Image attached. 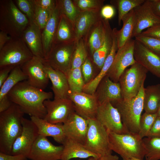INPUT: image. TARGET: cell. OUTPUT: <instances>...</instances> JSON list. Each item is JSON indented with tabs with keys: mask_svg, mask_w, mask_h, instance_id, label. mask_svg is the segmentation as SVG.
Masks as SVG:
<instances>
[{
	"mask_svg": "<svg viewBox=\"0 0 160 160\" xmlns=\"http://www.w3.org/2000/svg\"><path fill=\"white\" fill-rule=\"evenodd\" d=\"M63 149L61 160H70L74 158L85 159L101 156L88 150L84 144L66 138L63 145Z\"/></svg>",
	"mask_w": 160,
	"mask_h": 160,
	"instance_id": "4316f807",
	"label": "cell"
},
{
	"mask_svg": "<svg viewBox=\"0 0 160 160\" xmlns=\"http://www.w3.org/2000/svg\"><path fill=\"white\" fill-rule=\"evenodd\" d=\"M80 12H98L104 6V0H73Z\"/></svg>",
	"mask_w": 160,
	"mask_h": 160,
	"instance_id": "f35d334b",
	"label": "cell"
},
{
	"mask_svg": "<svg viewBox=\"0 0 160 160\" xmlns=\"http://www.w3.org/2000/svg\"><path fill=\"white\" fill-rule=\"evenodd\" d=\"M92 60L88 57L81 66V71L85 84H87L93 79L94 66Z\"/></svg>",
	"mask_w": 160,
	"mask_h": 160,
	"instance_id": "ee69618b",
	"label": "cell"
},
{
	"mask_svg": "<svg viewBox=\"0 0 160 160\" xmlns=\"http://www.w3.org/2000/svg\"><path fill=\"white\" fill-rule=\"evenodd\" d=\"M135 38V39L140 42L160 57V39L141 35H140Z\"/></svg>",
	"mask_w": 160,
	"mask_h": 160,
	"instance_id": "60d3db41",
	"label": "cell"
},
{
	"mask_svg": "<svg viewBox=\"0 0 160 160\" xmlns=\"http://www.w3.org/2000/svg\"><path fill=\"white\" fill-rule=\"evenodd\" d=\"M13 103L7 95L0 99V113L8 109Z\"/></svg>",
	"mask_w": 160,
	"mask_h": 160,
	"instance_id": "816d5d0a",
	"label": "cell"
},
{
	"mask_svg": "<svg viewBox=\"0 0 160 160\" xmlns=\"http://www.w3.org/2000/svg\"><path fill=\"white\" fill-rule=\"evenodd\" d=\"M69 87L70 92H83L84 82L81 68L71 69L66 75Z\"/></svg>",
	"mask_w": 160,
	"mask_h": 160,
	"instance_id": "d590c367",
	"label": "cell"
},
{
	"mask_svg": "<svg viewBox=\"0 0 160 160\" xmlns=\"http://www.w3.org/2000/svg\"><path fill=\"white\" fill-rule=\"evenodd\" d=\"M94 94L99 104L106 101L112 103L122 99L119 83L113 82L107 75L100 82Z\"/></svg>",
	"mask_w": 160,
	"mask_h": 160,
	"instance_id": "ffe728a7",
	"label": "cell"
},
{
	"mask_svg": "<svg viewBox=\"0 0 160 160\" xmlns=\"http://www.w3.org/2000/svg\"><path fill=\"white\" fill-rule=\"evenodd\" d=\"M75 40L73 25L65 16L60 15L54 43H69Z\"/></svg>",
	"mask_w": 160,
	"mask_h": 160,
	"instance_id": "4dcf8cb0",
	"label": "cell"
},
{
	"mask_svg": "<svg viewBox=\"0 0 160 160\" xmlns=\"http://www.w3.org/2000/svg\"><path fill=\"white\" fill-rule=\"evenodd\" d=\"M145 0H114L110 2L118 11V24L120 25L123 17L130 11L145 2Z\"/></svg>",
	"mask_w": 160,
	"mask_h": 160,
	"instance_id": "836d02e7",
	"label": "cell"
},
{
	"mask_svg": "<svg viewBox=\"0 0 160 160\" xmlns=\"http://www.w3.org/2000/svg\"><path fill=\"white\" fill-rule=\"evenodd\" d=\"M95 118L109 131L121 134L129 133L123 124L117 109L109 101L99 105Z\"/></svg>",
	"mask_w": 160,
	"mask_h": 160,
	"instance_id": "8fae6325",
	"label": "cell"
},
{
	"mask_svg": "<svg viewBox=\"0 0 160 160\" xmlns=\"http://www.w3.org/2000/svg\"><path fill=\"white\" fill-rule=\"evenodd\" d=\"M27 159L23 155H12L0 152V160H27Z\"/></svg>",
	"mask_w": 160,
	"mask_h": 160,
	"instance_id": "f907efd6",
	"label": "cell"
},
{
	"mask_svg": "<svg viewBox=\"0 0 160 160\" xmlns=\"http://www.w3.org/2000/svg\"><path fill=\"white\" fill-rule=\"evenodd\" d=\"M148 72L146 69L136 62L124 71L118 82L123 99H130L137 95L144 83Z\"/></svg>",
	"mask_w": 160,
	"mask_h": 160,
	"instance_id": "8992f818",
	"label": "cell"
},
{
	"mask_svg": "<svg viewBox=\"0 0 160 160\" xmlns=\"http://www.w3.org/2000/svg\"><path fill=\"white\" fill-rule=\"evenodd\" d=\"M88 129L84 145L100 156L112 154L108 130L95 118L87 119Z\"/></svg>",
	"mask_w": 160,
	"mask_h": 160,
	"instance_id": "52a82bcc",
	"label": "cell"
},
{
	"mask_svg": "<svg viewBox=\"0 0 160 160\" xmlns=\"http://www.w3.org/2000/svg\"><path fill=\"white\" fill-rule=\"evenodd\" d=\"M36 6L43 9L52 11L56 7V0H33Z\"/></svg>",
	"mask_w": 160,
	"mask_h": 160,
	"instance_id": "f6af8a7d",
	"label": "cell"
},
{
	"mask_svg": "<svg viewBox=\"0 0 160 160\" xmlns=\"http://www.w3.org/2000/svg\"><path fill=\"white\" fill-rule=\"evenodd\" d=\"M114 34L113 33V44L111 51L106 59L103 67L97 75L89 82L85 85L83 92L89 94H94L100 82L106 75L118 49L116 38Z\"/></svg>",
	"mask_w": 160,
	"mask_h": 160,
	"instance_id": "83f0119b",
	"label": "cell"
},
{
	"mask_svg": "<svg viewBox=\"0 0 160 160\" xmlns=\"http://www.w3.org/2000/svg\"><path fill=\"white\" fill-rule=\"evenodd\" d=\"M157 117L156 113L151 114L145 112L141 115L140 121V129L138 133L141 138L147 136Z\"/></svg>",
	"mask_w": 160,
	"mask_h": 160,
	"instance_id": "ab89813d",
	"label": "cell"
},
{
	"mask_svg": "<svg viewBox=\"0 0 160 160\" xmlns=\"http://www.w3.org/2000/svg\"><path fill=\"white\" fill-rule=\"evenodd\" d=\"M160 105V84L144 88L143 108L145 112L156 113Z\"/></svg>",
	"mask_w": 160,
	"mask_h": 160,
	"instance_id": "1f68e13d",
	"label": "cell"
},
{
	"mask_svg": "<svg viewBox=\"0 0 160 160\" xmlns=\"http://www.w3.org/2000/svg\"><path fill=\"white\" fill-rule=\"evenodd\" d=\"M28 79L20 66L15 67L0 88V99L7 95L9 92L18 83L27 80Z\"/></svg>",
	"mask_w": 160,
	"mask_h": 160,
	"instance_id": "d6a6232c",
	"label": "cell"
},
{
	"mask_svg": "<svg viewBox=\"0 0 160 160\" xmlns=\"http://www.w3.org/2000/svg\"><path fill=\"white\" fill-rule=\"evenodd\" d=\"M122 22L123 25L120 30H118L116 28L113 29L116 38L118 49L132 38L135 25L134 9L123 17Z\"/></svg>",
	"mask_w": 160,
	"mask_h": 160,
	"instance_id": "f546056e",
	"label": "cell"
},
{
	"mask_svg": "<svg viewBox=\"0 0 160 160\" xmlns=\"http://www.w3.org/2000/svg\"><path fill=\"white\" fill-rule=\"evenodd\" d=\"M15 67L14 66L7 65L0 68V88Z\"/></svg>",
	"mask_w": 160,
	"mask_h": 160,
	"instance_id": "681fc988",
	"label": "cell"
},
{
	"mask_svg": "<svg viewBox=\"0 0 160 160\" xmlns=\"http://www.w3.org/2000/svg\"><path fill=\"white\" fill-rule=\"evenodd\" d=\"M147 137L160 138V118L155 119Z\"/></svg>",
	"mask_w": 160,
	"mask_h": 160,
	"instance_id": "7dc6e473",
	"label": "cell"
},
{
	"mask_svg": "<svg viewBox=\"0 0 160 160\" xmlns=\"http://www.w3.org/2000/svg\"><path fill=\"white\" fill-rule=\"evenodd\" d=\"M63 145L52 144L47 137L39 135L27 157L31 160H61Z\"/></svg>",
	"mask_w": 160,
	"mask_h": 160,
	"instance_id": "4fadbf2b",
	"label": "cell"
},
{
	"mask_svg": "<svg viewBox=\"0 0 160 160\" xmlns=\"http://www.w3.org/2000/svg\"><path fill=\"white\" fill-rule=\"evenodd\" d=\"M13 1L19 9L27 17L29 22H33L35 5L33 0Z\"/></svg>",
	"mask_w": 160,
	"mask_h": 160,
	"instance_id": "7bdbcfd3",
	"label": "cell"
},
{
	"mask_svg": "<svg viewBox=\"0 0 160 160\" xmlns=\"http://www.w3.org/2000/svg\"><path fill=\"white\" fill-rule=\"evenodd\" d=\"M33 56L21 37H12L0 50V68L21 66Z\"/></svg>",
	"mask_w": 160,
	"mask_h": 160,
	"instance_id": "ba28073f",
	"label": "cell"
},
{
	"mask_svg": "<svg viewBox=\"0 0 160 160\" xmlns=\"http://www.w3.org/2000/svg\"><path fill=\"white\" fill-rule=\"evenodd\" d=\"M76 42L72 58L71 69L81 67L88 57L84 39H81Z\"/></svg>",
	"mask_w": 160,
	"mask_h": 160,
	"instance_id": "74e56055",
	"label": "cell"
},
{
	"mask_svg": "<svg viewBox=\"0 0 160 160\" xmlns=\"http://www.w3.org/2000/svg\"><path fill=\"white\" fill-rule=\"evenodd\" d=\"M44 105L47 114L44 119L55 124L64 123L75 112L73 104L68 98L45 100Z\"/></svg>",
	"mask_w": 160,
	"mask_h": 160,
	"instance_id": "7c38bea8",
	"label": "cell"
},
{
	"mask_svg": "<svg viewBox=\"0 0 160 160\" xmlns=\"http://www.w3.org/2000/svg\"><path fill=\"white\" fill-rule=\"evenodd\" d=\"M105 27L103 18L93 25L84 37L88 57L92 60L95 52L102 45L104 38Z\"/></svg>",
	"mask_w": 160,
	"mask_h": 160,
	"instance_id": "cb8c5ba5",
	"label": "cell"
},
{
	"mask_svg": "<svg viewBox=\"0 0 160 160\" xmlns=\"http://www.w3.org/2000/svg\"><path fill=\"white\" fill-rule=\"evenodd\" d=\"M44 71L52 83L51 88L54 93V99L68 98L70 89L66 75L53 69L44 62Z\"/></svg>",
	"mask_w": 160,
	"mask_h": 160,
	"instance_id": "7402d4cb",
	"label": "cell"
},
{
	"mask_svg": "<svg viewBox=\"0 0 160 160\" xmlns=\"http://www.w3.org/2000/svg\"><path fill=\"white\" fill-rule=\"evenodd\" d=\"M100 13L103 19L109 20L113 18L115 15V7L112 5H104L100 10Z\"/></svg>",
	"mask_w": 160,
	"mask_h": 160,
	"instance_id": "bcb514c9",
	"label": "cell"
},
{
	"mask_svg": "<svg viewBox=\"0 0 160 160\" xmlns=\"http://www.w3.org/2000/svg\"><path fill=\"white\" fill-rule=\"evenodd\" d=\"M7 96L25 114L44 119L47 114L44 102L52 99L53 94L33 86L24 81L16 85Z\"/></svg>",
	"mask_w": 160,
	"mask_h": 160,
	"instance_id": "6da1fadb",
	"label": "cell"
},
{
	"mask_svg": "<svg viewBox=\"0 0 160 160\" xmlns=\"http://www.w3.org/2000/svg\"><path fill=\"white\" fill-rule=\"evenodd\" d=\"M156 113L157 115V116L160 118V105Z\"/></svg>",
	"mask_w": 160,
	"mask_h": 160,
	"instance_id": "6f0895ef",
	"label": "cell"
},
{
	"mask_svg": "<svg viewBox=\"0 0 160 160\" xmlns=\"http://www.w3.org/2000/svg\"><path fill=\"white\" fill-rule=\"evenodd\" d=\"M21 67L29 84L43 90L46 88L49 80L44 71V60L33 56Z\"/></svg>",
	"mask_w": 160,
	"mask_h": 160,
	"instance_id": "2e32d148",
	"label": "cell"
},
{
	"mask_svg": "<svg viewBox=\"0 0 160 160\" xmlns=\"http://www.w3.org/2000/svg\"><path fill=\"white\" fill-rule=\"evenodd\" d=\"M134 55L136 61L160 78V57L135 39Z\"/></svg>",
	"mask_w": 160,
	"mask_h": 160,
	"instance_id": "d6986e66",
	"label": "cell"
},
{
	"mask_svg": "<svg viewBox=\"0 0 160 160\" xmlns=\"http://www.w3.org/2000/svg\"><path fill=\"white\" fill-rule=\"evenodd\" d=\"M22 124V132L13 143L10 154L21 155L27 158L39 135L37 127L31 120L23 117Z\"/></svg>",
	"mask_w": 160,
	"mask_h": 160,
	"instance_id": "5bb4252c",
	"label": "cell"
},
{
	"mask_svg": "<svg viewBox=\"0 0 160 160\" xmlns=\"http://www.w3.org/2000/svg\"><path fill=\"white\" fill-rule=\"evenodd\" d=\"M144 84L137 95L127 100L122 99L112 103L118 111L124 127L129 133L138 134L143 108Z\"/></svg>",
	"mask_w": 160,
	"mask_h": 160,
	"instance_id": "277c9868",
	"label": "cell"
},
{
	"mask_svg": "<svg viewBox=\"0 0 160 160\" xmlns=\"http://www.w3.org/2000/svg\"><path fill=\"white\" fill-rule=\"evenodd\" d=\"M135 25L132 38L140 35L144 30L160 24V18L153 12L150 0L134 9Z\"/></svg>",
	"mask_w": 160,
	"mask_h": 160,
	"instance_id": "e0dca14e",
	"label": "cell"
},
{
	"mask_svg": "<svg viewBox=\"0 0 160 160\" xmlns=\"http://www.w3.org/2000/svg\"><path fill=\"white\" fill-rule=\"evenodd\" d=\"M146 153V160L160 159V138L146 137L143 138Z\"/></svg>",
	"mask_w": 160,
	"mask_h": 160,
	"instance_id": "8d00e7d4",
	"label": "cell"
},
{
	"mask_svg": "<svg viewBox=\"0 0 160 160\" xmlns=\"http://www.w3.org/2000/svg\"><path fill=\"white\" fill-rule=\"evenodd\" d=\"M104 20L105 27L104 40L101 46L95 52L92 58L94 65L99 71L111 51L113 44V29L111 28L109 20Z\"/></svg>",
	"mask_w": 160,
	"mask_h": 160,
	"instance_id": "d4e9b609",
	"label": "cell"
},
{
	"mask_svg": "<svg viewBox=\"0 0 160 160\" xmlns=\"http://www.w3.org/2000/svg\"><path fill=\"white\" fill-rule=\"evenodd\" d=\"M96 160H120V159L117 155H113L111 154L101 156Z\"/></svg>",
	"mask_w": 160,
	"mask_h": 160,
	"instance_id": "11a10c76",
	"label": "cell"
},
{
	"mask_svg": "<svg viewBox=\"0 0 160 160\" xmlns=\"http://www.w3.org/2000/svg\"><path fill=\"white\" fill-rule=\"evenodd\" d=\"M123 160H141L138 159L133 157H130L123 159Z\"/></svg>",
	"mask_w": 160,
	"mask_h": 160,
	"instance_id": "9f6ffc18",
	"label": "cell"
},
{
	"mask_svg": "<svg viewBox=\"0 0 160 160\" xmlns=\"http://www.w3.org/2000/svg\"><path fill=\"white\" fill-rule=\"evenodd\" d=\"M56 6L60 15L65 16L74 26L80 12L73 0H56Z\"/></svg>",
	"mask_w": 160,
	"mask_h": 160,
	"instance_id": "e575fe53",
	"label": "cell"
},
{
	"mask_svg": "<svg viewBox=\"0 0 160 160\" xmlns=\"http://www.w3.org/2000/svg\"><path fill=\"white\" fill-rule=\"evenodd\" d=\"M66 138L84 145L88 129V121L75 112L63 124Z\"/></svg>",
	"mask_w": 160,
	"mask_h": 160,
	"instance_id": "ac0fdd59",
	"label": "cell"
},
{
	"mask_svg": "<svg viewBox=\"0 0 160 160\" xmlns=\"http://www.w3.org/2000/svg\"><path fill=\"white\" fill-rule=\"evenodd\" d=\"M135 39H131L118 49L112 64L107 75L114 82H118L126 68L136 62L134 55Z\"/></svg>",
	"mask_w": 160,
	"mask_h": 160,
	"instance_id": "30bf717a",
	"label": "cell"
},
{
	"mask_svg": "<svg viewBox=\"0 0 160 160\" xmlns=\"http://www.w3.org/2000/svg\"><path fill=\"white\" fill-rule=\"evenodd\" d=\"M76 42L54 43L44 62L66 75L71 69L72 60Z\"/></svg>",
	"mask_w": 160,
	"mask_h": 160,
	"instance_id": "9c48e42d",
	"label": "cell"
},
{
	"mask_svg": "<svg viewBox=\"0 0 160 160\" xmlns=\"http://www.w3.org/2000/svg\"><path fill=\"white\" fill-rule=\"evenodd\" d=\"M68 97L72 101L78 114L86 119L95 118L99 104L94 94L70 92Z\"/></svg>",
	"mask_w": 160,
	"mask_h": 160,
	"instance_id": "9a60e30c",
	"label": "cell"
},
{
	"mask_svg": "<svg viewBox=\"0 0 160 160\" xmlns=\"http://www.w3.org/2000/svg\"><path fill=\"white\" fill-rule=\"evenodd\" d=\"M52 11L34 5L33 22L40 28L41 32L48 21Z\"/></svg>",
	"mask_w": 160,
	"mask_h": 160,
	"instance_id": "b9f144b4",
	"label": "cell"
},
{
	"mask_svg": "<svg viewBox=\"0 0 160 160\" xmlns=\"http://www.w3.org/2000/svg\"><path fill=\"white\" fill-rule=\"evenodd\" d=\"M24 113L13 103L7 110L0 113V152L10 154L15 140L23 130Z\"/></svg>",
	"mask_w": 160,
	"mask_h": 160,
	"instance_id": "7a4b0ae2",
	"label": "cell"
},
{
	"mask_svg": "<svg viewBox=\"0 0 160 160\" xmlns=\"http://www.w3.org/2000/svg\"><path fill=\"white\" fill-rule=\"evenodd\" d=\"M102 18L100 12H80L74 25L76 42L83 38L92 26Z\"/></svg>",
	"mask_w": 160,
	"mask_h": 160,
	"instance_id": "f1b7e54d",
	"label": "cell"
},
{
	"mask_svg": "<svg viewBox=\"0 0 160 160\" xmlns=\"http://www.w3.org/2000/svg\"><path fill=\"white\" fill-rule=\"evenodd\" d=\"M141 35L160 39V24L153 26L142 32Z\"/></svg>",
	"mask_w": 160,
	"mask_h": 160,
	"instance_id": "c3c4849f",
	"label": "cell"
},
{
	"mask_svg": "<svg viewBox=\"0 0 160 160\" xmlns=\"http://www.w3.org/2000/svg\"><path fill=\"white\" fill-rule=\"evenodd\" d=\"M110 147L122 159L133 157L143 160L146 153L143 140L138 134H119L108 130Z\"/></svg>",
	"mask_w": 160,
	"mask_h": 160,
	"instance_id": "5b68a950",
	"label": "cell"
},
{
	"mask_svg": "<svg viewBox=\"0 0 160 160\" xmlns=\"http://www.w3.org/2000/svg\"><path fill=\"white\" fill-rule=\"evenodd\" d=\"M21 37L33 56L44 60L41 31L33 22H29Z\"/></svg>",
	"mask_w": 160,
	"mask_h": 160,
	"instance_id": "44dd1931",
	"label": "cell"
},
{
	"mask_svg": "<svg viewBox=\"0 0 160 160\" xmlns=\"http://www.w3.org/2000/svg\"><path fill=\"white\" fill-rule=\"evenodd\" d=\"M12 37L5 32L0 31V50L10 40Z\"/></svg>",
	"mask_w": 160,
	"mask_h": 160,
	"instance_id": "f5cc1de1",
	"label": "cell"
},
{
	"mask_svg": "<svg viewBox=\"0 0 160 160\" xmlns=\"http://www.w3.org/2000/svg\"><path fill=\"white\" fill-rule=\"evenodd\" d=\"M29 23L12 0H0V30L12 38L21 37Z\"/></svg>",
	"mask_w": 160,
	"mask_h": 160,
	"instance_id": "3957f363",
	"label": "cell"
},
{
	"mask_svg": "<svg viewBox=\"0 0 160 160\" xmlns=\"http://www.w3.org/2000/svg\"><path fill=\"white\" fill-rule=\"evenodd\" d=\"M97 159H96L95 158L93 157H91L89 158L88 160H96ZM77 160H81L78 159Z\"/></svg>",
	"mask_w": 160,
	"mask_h": 160,
	"instance_id": "680465c9",
	"label": "cell"
},
{
	"mask_svg": "<svg viewBox=\"0 0 160 160\" xmlns=\"http://www.w3.org/2000/svg\"><path fill=\"white\" fill-rule=\"evenodd\" d=\"M30 118L37 127L39 135L51 137L57 143L63 144L66 136L63 124L50 123L36 116H30Z\"/></svg>",
	"mask_w": 160,
	"mask_h": 160,
	"instance_id": "603a6c76",
	"label": "cell"
},
{
	"mask_svg": "<svg viewBox=\"0 0 160 160\" xmlns=\"http://www.w3.org/2000/svg\"><path fill=\"white\" fill-rule=\"evenodd\" d=\"M150 1L153 12L160 18V0H150Z\"/></svg>",
	"mask_w": 160,
	"mask_h": 160,
	"instance_id": "db71d44e",
	"label": "cell"
},
{
	"mask_svg": "<svg viewBox=\"0 0 160 160\" xmlns=\"http://www.w3.org/2000/svg\"><path fill=\"white\" fill-rule=\"evenodd\" d=\"M60 16L59 12L56 6L52 12L48 21L41 32L44 59L48 55L54 43Z\"/></svg>",
	"mask_w": 160,
	"mask_h": 160,
	"instance_id": "484cf974",
	"label": "cell"
}]
</instances>
